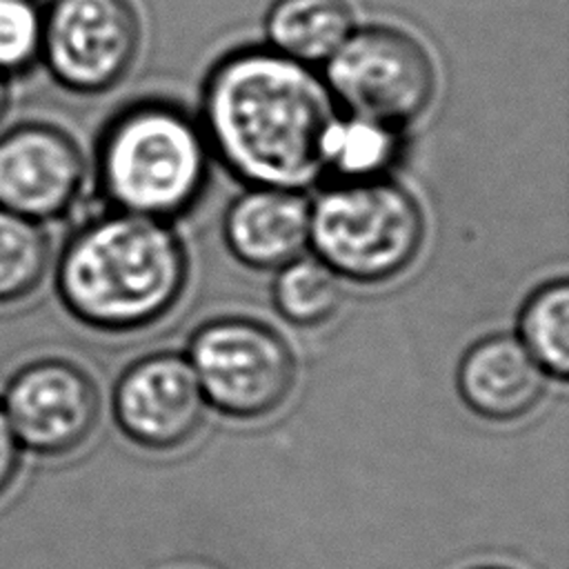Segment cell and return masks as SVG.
<instances>
[{
  "instance_id": "cell-2",
  "label": "cell",
  "mask_w": 569,
  "mask_h": 569,
  "mask_svg": "<svg viewBox=\"0 0 569 569\" xmlns=\"http://www.w3.org/2000/svg\"><path fill=\"white\" fill-rule=\"evenodd\" d=\"M189 253L167 222L104 211L82 222L56 262L64 309L96 331L127 333L156 325L182 298Z\"/></svg>"
},
{
  "instance_id": "cell-17",
  "label": "cell",
  "mask_w": 569,
  "mask_h": 569,
  "mask_svg": "<svg viewBox=\"0 0 569 569\" xmlns=\"http://www.w3.org/2000/svg\"><path fill=\"white\" fill-rule=\"evenodd\" d=\"M400 133L382 122L360 116H338L327 136V171L340 180L376 178L400 151Z\"/></svg>"
},
{
  "instance_id": "cell-5",
  "label": "cell",
  "mask_w": 569,
  "mask_h": 569,
  "mask_svg": "<svg viewBox=\"0 0 569 569\" xmlns=\"http://www.w3.org/2000/svg\"><path fill=\"white\" fill-rule=\"evenodd\" d=\"M191 362L207 405L229 418L253 420L284 405L298 378L289 342L247 316H218L189 338Z\"/></svg>"
},
{
  "instance_id": "cell-7",
  "label": "cell",
  "mask_w": 569,
  "mask_h": 569,
  "mask_svg": "<svg viewBox=\"0 0 569 569\" xmlns=\"http://www.w3.org/2000/svg\"><path fill=\"white\" fill-rule=\"evenodd\" d=\"M138 49L140 18L131 0H51L44 7L40 62L71 93L113 89Z\"/></svg>"
},
{
  "instance_id": "cell-18",
  "label": "cell",
  "mask_w": 569,
  "mask_h": 569,
  "mask_svg": "<svg viewBox=\"0 0 569 569\" xmlns=\"http://www.w3.org/2000/svg\"><path fill=\"white\" fill-rule=\"evenodd\" d=\"M44 7L38 0H0V76L13 80L42 56Z\"/></svg>"
},
{
  "instance_id": "cell-6",
  "label": "cell",
  "mask_w": 569,
  "mask_h": 569,
  "mask_svg": "<svg viewBox=\"0 0 569 569\" xmlns=\"http://www.w3.org/2000/svg\"><path fill=\"white\" fill-rule=\"evenodd\" d=\"M325 82L347 113L402 131L429 109L436 67L411 33L376 24L351 31L325 62Z\"/></svg>"
},
{
  "instance_id": "cell-1",
  "label": "cell",
  "mask_w": 569,
  "mask_h": 569,
  "mask_svg": "<svg viewBox=\"0 0 569 569\" xmlns=\"http://www.w3.org/2000/svg\"><path fill=\"white\" fill-rule=\"evenodd\" d=\"M338 116L325 78L271 47L229 51L202 84L209 149L247 187L305 191L320 182Z\"/></svg>"
},
{
  "instance_id": "cell-4",
  "label": "cell",
  "mask_w": 569,
  "mask_h": 569,
  "mask_svg": "<svg viewBox=\"0 0 569 569\" xmlns=\"http://www.w3.org/2000/svg\"><path fill=\"white\" fill-rule=\"evenodd\" d=\"M427 220L418 198L385 176L338 180L311 202L309 244L338 278L380 284L418 258Z\"/></svg>"
},
{
  "instance_id": "cell-16",
  "label": "cell",
  "mask_w": 569,
  "mask_h": 569,
  "mask_svg": "<svg viewBox=\"0 0 569 569\" xmlns=\"http://www.w3.org/2000/svg\"><path fill=\"white\" fill-rule=\"evenodd\" d=\"M51 267L44 224L0 207V307L29 298Z\"/></svg>"
},
{
  "instance_id": "cell-19",
  "label": "cell",
  "mask_w": 569,
  "mask_h": 569,
  "mask_svg": "<svg viewBox=\"0 0 569 569\" xmlns=\"http://www.w3.org/2000/svg\"><path fill=\"white\" fill-rule=\"evenodd\" d=\"M22 465V447L0 402V500L11 491Z\"/></svg>"
},
{
  "instance_id": "cell-11",
  "label": "cell",
  "mask_w": 569,
  "mask_h": 569,
  "mask_svg": "<svg viewBox=\"0 0 569 569\" xmlns=\"http://www.w3.org/2000/svg\"><path fill=\"white\" fill-rule=\"evenodd\" d=\"M547 382V371L516 333H489L476 340L456 371L462 402L491 422H513L533 411Z\"/></svg>"
},
{
  "instance_id": "cell-3",
  "label": "cell",
  "mask_w": 569,
  "mask_h": 569,
  "mask_svg": "<svg viewBox=\"0 0 569 569\" xmlns=\"http://www.w3.org/2000/svg\"><path fill=\"white\" fill-rule=\"evenodd\" d=\"M211 149L202 124L169 100L120 109L96 144V182L111 209L171 222L207 189Z\"/></svg>"
},
{
  "instance_id": "cell-13",
  "label": "cell",
  "mask_w": 569,
  "mask_h": 569,
  "mask_svg": "<svg viewBox=\"0 0 569 569\" xmlns=\"http://www.w3.org/2000/svg\"><path fill=\"white\" fill-rule=\"evenodd\" d=\"M353 29L347 0H273L264 16L267 47L309 67L325 64Z\"/></svg>"
},
{
  "instance_id": "cell-9",
  "label": "cell",
  "mask_w": 569,
  "mask_h": 569,
  "mask_svg": "<svg viewBox=\"0 0 569 569\" xmlns=\"http://www.w3.org/2000/svg\"><path fill=\"white\" fill-rule=\"evenodd\" d=\"M87 158L71 133L24 120L0 131V207L47 224L82 196Z\"/></svg>"
},
{
  "instance_id": "cell-14",
  "label": "cell",
  "mask_w": 569,
  "mask_h": 569,
  "mask_svg": "<svg viewBox=\"0 0 569 569\" xmlns=\"http://www.w3.org/2000/svg\"><path fill=\"white\" fill-rule=\"evenodd\" d=\"M516 338L549 378L569 376V282L553 278L536 287L518 311Z\"/></svg>"
},
{
  "instance_id": "cell-12",
  "label": "cell",
  "mask_w": 569,
  "mask_h": 569,
  "mask_svg": "<svg viewBox=\"0 0 569 569\" xmlns=\"http://www.w3.org/2000/svg\"><path fill=\"white\" fill-rule=\"evenodd\" d=\"M311 202L302 191L249 187L224 211L222 238L249 269H280L309 247Z\"/></svg>"
},
{
  "instance_id": "cell-8",
  "label": "cell",
  "mask_w": 569,
  "mask_h": 569,
  "mask_svg": "<svg viewBox=\"0 0 569 569\" xmlns=\"http://www.w3.org/2000/svg\"><path fill=\"white\" fill-rule=\"evenodd\" d=\"M0 402L22 451L49 458L82 447L102 407L91 373L73 360L51 356L16 369Z\"/></svg>"
},
{
  "instance_id": "cell-15",
  "label": "cell",
  "mask_w": 569,
  "mask_h": 569,
  "mask_svg": "<svg viewBox=\"0 0 569 569\" xmlns=\"http://www.w3.org/2000/svg\"><path fill=\"white\" fill-rule=\"evenodd\" d=\"M271 298L278 313L296 327H318L342 302L340 278L316 256H298L276 269Z\"/></svg>"
},
{
  "instance_id": "cell-20",
  "label": "cell",
  "mask_w": 569,
  "mask_h": 569,
  "mask_svg": "<svg viewBox=\"0 0 569 569\" xmlns=\"http://www.w3.org/2000/svg\"><path fill=\"white\" fill-rule=\"evenodd\" d=\"M9 80L4 76H0V120L4 118L7 109H9Z\"/></svg>"
},
{
  "instance_id": "cell-10",
  "label": "cell",
  "mask_w": 569,
  "mask_h": 569,
  "mask_svg": "<svg viewBox=\"0 0 569 569\" xmlns=\"http://www.w3.org/2000/svg\"><path fill=\"white\" fill-rule=\"evenodd\" d=\"M111 407L129 440L151 451H171L196 436L207 400L187 356L158 351L120 373Z\"/></svg>"
}]
</instances>
